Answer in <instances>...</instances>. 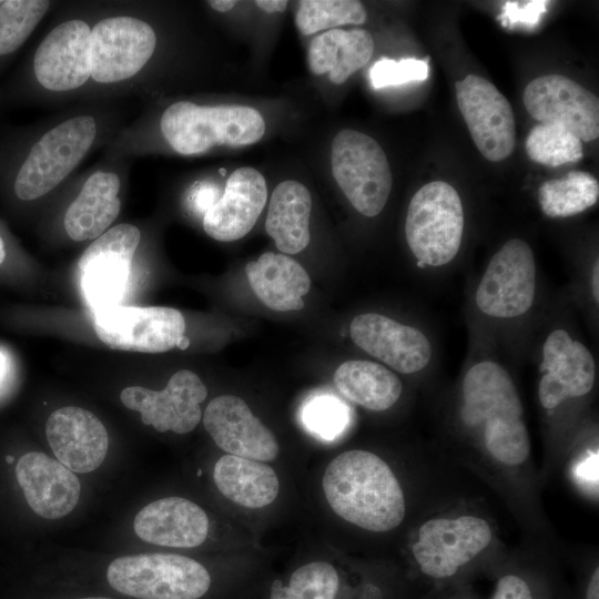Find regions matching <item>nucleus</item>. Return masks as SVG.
<instances>
[{
    "label": "nucleus",
    "mask_w": 599,
    "mask_h": 599,
    "mask_svg": "<svg viewBox=\"0 0 599 599\" xmlns=\"http://www.w3.org/2000/svg\"><path fill=\"white\" fill-rule=\"evenodd\" d=\"M322 485L333 511L359 528L389 531L405 518L402 486L387 463L372 451L339 454L327 465Z\"/></svg>",
    "instance_id": "1"
},
{
    "label": "nucleus",
    "mask_w": 599,
    "mask_h": 599,
    "mask_svg": "<svg viewBox=\"0 0 599 599\" xmlns=\"http://www.w3.org/2000/svg\"><path fill=\"white\" fill-rule=\"evenodd\" d=\"M461 394V420L479 434L489 456L506 466L524 464L530 454V437L508 372L491 361L476 363L465 374Z\"/></svg>",
    "instance_id": "2"
},
{
    "label": "nucleus",
    "mask_w": 599,
    "mask_h": 599,
    "mask_svg": "<svg viewBox=\"0 0 599 599\" xmlns=\"http://www.w3.org/2000/svg\"><path fill=\"white\" fill-rule=\"evenodd\" d=\"M161 131L182 155L201 154L217 145L238 148L256 143L265 133L261 113L245 105L171 104L161 118Z\"/></svg>",
    "instance_id": "3"
},
{
    "label": "nucleus",
    "mask_w": 599,
    "mask_h": 599,
    "mask_svg": "<svg viewBox=\"0 0 599 599\" xmlns=\"http://www.w3.org/2000/svg\"><path fill=\"white\" fill-rule=\"evenodd\" d=\"M463 232L461 200L449 183L433 181L414 194L405 234L418 266H441L453 261L460 248Z\"/></svg>",
    "instance_id": "4"
},
{
    "label": "nucleus",
    "mask_w": 599,
    "mask_h": 599,
    "mask_svg": "<svg viewBox=\"0 0 599 599\" xmlns=\"http://www.w3.org/2000/svg\"><path fill=\"white\" fill-rule=\"evenodd\" d=\"M106 579L116 591L136 599H199L211 585L196 560L175 554H140L114 559Z\"/></svg>",
    "instance_id": "5"
},
{
    "label": "nucleus",
    "mask_w": 599,
    "mask_h": 599,
    "mask_svg": "<svg viewBox=\"0 0 599 599\" xmlns=\"http://www.w3.org/2000/svg\"><path fill=\"white\" fill-rule=\"evenodd\" d=\"M332 172L338 186L361 214L378 215L390 194L393 177L382 146L372 136L341 130L332 143Z\"/></svg>",
    "instance_id": "6"
},
{
    "label": "nucleus",
    "mask_w": 599,
    "mask_h": 599,
    "mask_svg": "<svg viewBox=\"0 0 599 599\" xmlns=\"http://www.w3.org/2000/svg\"><path fill=\"white\" fill-rule=\"evenodd\" d=\"M97 125L83 115L62 122L31 149L14 182L21 200L38 199L54 189L82 160L93 143Z\"/></svg>",
    "instance_id": "7"
},
{
    "label": "nucleus",
    "mask_w": 599,
    "mask_h": 599,
    "mask_svg": "<svg viewBox=\"0 0 599 599\" xmlns=\"http://www.w3.org/2000/svg\"><path fill=\"white\" fill-rule=\"evenodd\" d=\"M491 539V528L484 518L471 515L439 517L420 526L412 551L423 573L443 579L469 564Z\"/></svg>",
    "instance_id": "8"
},
{
    "label": "nucleus",
    "mask_w": 599,
    "mask_h": 599,
    "mask_svg": "<svg viewBox=\"0 0 599 599\" xmlns=\"http://www.w3.org/2000/svg\"><path fill=\"white\" fill-rule=\"evenodd\" d=\"M93 327L101 342L113 349L163 353L177 347L185 319L172 307L116 305L95 313Z\"/></svg>",
    "instance_id": "9"
},
{
    "label": "nucleus",
    "mask_w": 599,
    "mask_h": 599,
    "mask_svg": "<svg viewBox=\"0 0 599 599\" xmlns=\"http://www.w3.org/2000/svg\"><path fill=\"white\" fill-rule=\"evenodd\" d=\"M535 291L532 250L527 242L511 238L489 261L476 291V304L488 316L511 318L529 311Z\"/></svg>",
    "instance_id": "10"
},
{
    "label": "nucleus",
    "mask_w": 599,
    "mask_h": 599,
    "mask_svg": "<svg viewBox=\"0 0 599 599\" xmlns=\"http://www.w3.org/2000/svg\"><path fill=\"white\" fill-rule=\"evenodd\" d=\"M140 237L138 227L120 224L100 235L82 254L81 286L93 314L120 305Z\"/></svg>",
    "instance_id": "11"
},
{
    "label": "nucleus",
    "mask_w": 599,
    "mask_h": 599,
    "mask_svg": "<svg viewBox=\"0 0 599 599\" xmlns=\"http://www.w3.org/2000/svg\"><path fill=\"white\" fill-rule=\"evenodd\" d=\"M459 111L479 152L491 162L507 159L516 144L512 108L487 79L468 74L455 83Z\"/></svg>",
    "instance_id": "12"
},
{
    "label": "nucleus",
    "mask_w": 599,
    "mask_h": 599,
    "mask_svg": "<svg viewBox=\"0 0 599 599\" xmlns=\"http://www.w3.org/2000/svg\"><path fill=\"white\" fill-rule=\"evenodd\" d=\"M156 45L152 27L132 17H112L91 30V77L112 83L136 74Z\"/></svg>",
    "instance_id": "13"
},
{
    "label": "nucleus",
    "mask_w": 599,
    "mask_h": 599,
    "mask_svg": "<svg viewBox=\"0 0 599 599\" xmlns=\"http://www.w3.org/2000/svg\"><path fill=\"white\" fill-rule=\"evenodd\" d=\"M528 113L540 123L560 125L581 141L599 135V100L591 91L562 74L541 75L524 90Z\"/></svg>",
    "instance_id": "14"
},
{
    "label": "nucleus",
    "mask_w": 599,
    "mask_h": 599,
    "mask_svg": "<svg viewBox=\"0 0 599 599\" xmlns=\"http://www.w3.org/2000/svg\"><path fill=\"white\" fill-rule=\"evenodd\" d=\"M206 396L207 389L200 377L181 369L162 390L130 386L121 392L120 398L125 407L141 414L144 425H152L161 433L186 434L200 423V404Z\"/></svg>",
    "instance_id": "15"
},
{
    "label": "nucleus",
    "mask_w": 599,
    "mask_h": 599,
    "mask_svg": "<svg viewBox=\"0 0 599 599\" xmlns=\"http://www.w3.org/2000/svg\"><path fill=\"white\" fill-rule=\"evenodd\" d=\"M538 396L546 409L568 398L587 395L593 387L595 361L589 349L565 329H555L542 346Z\"/></svg>",
    "instance_id": "16"
},
{
    "label": "nucleus",
    "mask_w": 599,
    "mask_h": 599,
    "mask_svg": "<svg viewBox=\"0 0 599 599\" xmlns=\"http://www.w3.org/2000/svg\"><path fill=\"white\" fill-rule=\"evenodd\" d=\"M203 424L214 443L230 455L265 463L280 454L274 434L237 396L222 395L212 399L204 412Z\"/></svg>",
    "instance_id": "17"
},
{
    "label": "nucleus",
    "mask_w": 599,
    "mask_h": 599,
    "mask_svg": "<svg viewBox=\"0 0 599 599\" xmlns=\"http://www.w3.org/2000/svg\"><path fill=\"white\" fill-rule=\"evenodd\" d=\"M349 334L359 348L402 374L422 370L432 358V345L423 332L382 314L357 315Z\"/></svg>",
    "instance_id": "18"
},
{
    "label": "nucleus",
    "mask_w": 599,
    "mask_h": 599,
    "mask_svg": "<svg viewBox=\"0 0 599 599\" xmlns=\"http://www.w3.org/2000/svg\"><path fill=\"white\" fill-rule=\"evenodd\" d=\"M34 74L52 91H68L91 77V29L81 20L55 27L35 51Z\"/></svg>",
    "instance_id": "19"
},
{
    "label": "nucleus",
    "mask_w": 599,
    "mask_h": 599,
    "mask_svg": "<svg viewBox=\"0 0 599 599\" xmlns=\"http://www.w3.org/2000/svg\"><path fill=\"white\" fill-rule=\"evenodd\" d=\"M45 434L57 459L73 473H90L106 456L109 435L104 425L81 407L54 410L47 420Z\"/></svg>",
    "instance_id": "20"
},
{
    "label": "nucleus",
    "mask_w": 599,
    "mask_h": 599,
    "mask_svg": "<svg viewBox=\"0 0 599 599\" xmlns=\"http://www.w3.org/2000/svg\"><path fill=\"white\" fill-rule=\"evenodd\" d=\"M266 199L264 176L254 167H240L230 175L222 196L205 212L203 229L216 241H236L253 229Z\"/></svg>",
    "instance_id": "21"
},
{
    "label": "nucleus",
    "mask_w": 599,
    "mask_h": 599,
    "mask_svg": "<svg viewBox=\"0 0 599 599\" xmlns=\"http://www.w3.org/2000/svg\"><path fill=\"white\" fill-rule=\"evenodd\" d=\"M16 477L30 508L45 519H59L78 504L81 486L75 474L48 455L24 454L16 466Z\"/></svg>",
    "instance_id": "22"
},
{
    "label": "nucleus",
    "mask_w": 599,
    "mask_h": 599,
    "mask_svg": "<svg viewBox=\"0 0 599 599\" xmlns=\"http://www.w3.org/2000/svg\"><path fill=\"white\" fill-rule=\"evenodd\" d=\"M133 528L142 540L173 548L202 545L209 532V518L195 502L182 497H165L144 506Z\"/></svg>",
    "instance_id": "23"
},
{
    "label": "nucleus",
    "mask_w": 599,
    "mask_h": 599,
    "mask_svg": "<svg viewBox=\"0 0 599 599\" xmlns=\"http://www.w3.org/2000/svg\"><path fill=\"white\" fill-rule=\"evenodd\" d=\"M245 273L258 300L277 312L302 309L311 278L305 268L285 254L267 252L245 266Z\"/></svg>",
    "instance_id": "24"
},
{
    "label": "nucleus",
    "mask_w": 599,
    "mask_h": 599,
    "mask_svg": "<svg viewBox=\"0 0 599 599\" xmlns=\"http://www.w3.org/2000/svg\"><path fill=\"white\" fill-rule=\"evenodd\" d=\"M119 191L120 180L116 174H92L65 213L64 227L68 235L78 242L102 235L120 213Z\"/></svg>",
    "instance_id": "25"
},
{
    "label": "nucleus",
    "mask_w": 599,
    "mask_h": 599,
    "mask_svg": "<svg viewBox=\"0 0 599 599\" xmlns=\"http://www.w3.org/2000/svg\"><path fill=\"white\" fill-rule=\"evenodd\" d=\"M373 52L374 40L367 30L333 29L311 41L307 62L314 74L328 72L333 83L342 84L370 60Z\"/></svg>",
    "instance_id": "26"
},
{
    "label": "nucleus",
    "mask_w": 599,
    "mask_h": 599,
    "mask_svg": "<svg viewBox=\"0 0 599 599\" xmlns=\"http://www.w3.org/2000/svg\"><path fill=\"white\" fill-rule=\"evenodd\" d=\"M311 210V193L301 182L288 180L274 189L265 230L282 253L296 254L308 245Z\"/></svg>",
    "instance_id": "27"
},
{
    "label": "nucleus",
    "mask_w": 599,
    "mask_h": 599,
    "mask_svg": "<svg viewBox=\"0 0 599 599\" xmlns=\"http://www.w3.org/2000/svg\"><path fill=\"white\" fill-rule=\"evenodd\" d=\"M213 479L223 496L252 509L272 504L280 490L278 477L271 466L230 454L215 463Z\"/></svg>",
    "instance_id": "28"
},
{
    "label": "nucleus",
    "mask_w": 599,
    "mask_h": 599,
    "mask_svg": "<svg viewBox=\"0 0 599 599\" xmlns=\"http://www.w3.org/2000/svg\"><path fill=\"white\" fill-rule=\"evenodd\" d=\"M334 384L346 399L374 412L390 408L403 392L397 375L369 361L344 362L334 373Z\"/></svg>",
    "instance_id": "29"
},
{
    "label": "nucleus",
    "mask_w": 599,
    "mask_h": 599,
    "mask_svg": "<svg viewBox=\"0 0 599 599\" xmlns=\"http://www.w3.org/2000/svg\"><path fill=\"white\" fill-rule=\"evenodd\" d=\"M598 181L588 172L571 171L560 179L545 182L538 193L541 211L550 217H568L595 205Z\"/></svg>",
    "instance_id": "30"
},
{
    "label": "nucleus",
    "mask_w": 599,
    "mask_h": 599,
    "mask_svg": "<svg viewBox=\"0 0 599 599\" xmlns=\"http://www.w3.org/2000/svg\"><path fill=\"white\" fill-rule=\"evenodd\" d=\"M525 148L534 162L552 167L578 162L583 156L582 141L556 124L539 123L532 126Z\"/></svg>",
    "instance_id": "31"
},
{
    "label": "nucleus",
    "mask_w": 599,
    "mask_h": 599,
    "mask_svg": "<svg viewBox=\"0 0 599 599\" xmlns=\"http://www.w3.org/2000/svg\"><path fill=\"white\" fill-rule=\"evenodd\" d=\"M338 586V573L333 565L313 561L298 567L287 585L275 580L270 599H335Z\"/></svg>",
    "instance_id": "32"
},
{
    "label": "nucleus",
    "mask_w": 599,
    "mask_h": 599,
    "mask_svg": "<svg viewBox=\"0 0 599 599\" xmlns=\"http://www.w3.org/2000/svg\"><path fill=\"white\" fill-rule=\"evenodd\" d=\"M367 13L356 0H303L298 3L295 23L305 35L344 24H362Z\"/></svg>",
    "instance_id": "33"
},
{
    "label": "nucleus",
    "mask_w": 599,
    "mask_h": 599,
    "mask_svg": "<svg viewBox=\"0 0 599 599\" xmlns=\"http://www.w3.org/2000/svg\"><path fill=\"white\" fill-rule=\"evenodd\" d=\"M49 4L42 0H8L0 4V55L13 52L27 40Z\"/></svg>",
    "instance_id": "34"
},
{
    "label": "nucleus",
    "mask_w": 599,
    "mask_h": 599,
    "mask_svg": "<svg viewBox=\"0 0 599 599\" xmlns=\"http://www.w3.org/2000/svg\"><path fill=\"white\" fill-rule=\"evenodd\" d=\"M301 419L311 434L332 440L345 429L348 413L339 398L328 393H319L305 400Z\"/></svg>",
    "instance_id": "35"
},
{
    "label": "nucleus",
    "mask_w": 599,
    "mask_h": 599,
    "mask_svg": "<svg viewBox=\"0 0 599 599\" xmlns=\"http://www.w3.org/2000/svg\"><path fill=\"white\" fill-rule=\"evenodd\" d=\"M428 69V59L404 58L393 60L382 58L372 65L369 80L374 89L396 87L426 80Z\"/></svg>",
    "instance_id": "36"
},
{
    "label": "nucleus",
    "mask_w": 599,
    "mask_h": 599,
    "mask_svg": "<svg viewBox=\"0 0 599 599\" xmlns=\"http://www.w3.org/2000/svg\"><path fill=\"white\" fill-rule=\"evenodd\" d=\"M548 1H506L502 6L498 21L508 29H534L547 11Z\"/></svg>",
    "instance_id": "37"
},
{
    "label": "nucleus",
    "mask_w": 599,
    "mask_h": 599,
    "mask_svg": "<svg viewBox=\"0 0 599 599\" xmlns=\"http://www.w3.org/2000/svg\"><path fill=\"white\" fill-rule=\"evenodd\" d=\"M494 599H532V595L524 579L506 575L498 580Z\"/></svg>",
    "instance_id": "38"
},
{
    "label": "nucleus",
    "mask_w": 599,
    "mask_h": 599,
    "mask_svg": "<svg viewBox=\"0 0 599 599\" xmlns=\"http://www.w3.org/2000/svg\"><path fill=\"white\" fill-rule=\"evenodd\" d=\"M217 192L210 185H201L192 193L193 206L200 211L205 212L219 200L216 199Z\"/></svg>",
    "instance_id": "39"
},
{
    "label": "nucleus",
    "mask_w": 599,
    "mask_h": 599,
    "mask_svg": "<svg viewBox=\"0 0 599 599\" xmlns=\"http://www.w3.org/2000/svg\"><path fill=\"white\" fill-rule=\"evenodd\" d=\"M255 4L267 13L283 12L287 7L285 0H256Z\"/></svg>",
    "instance_id": "40"
},
{
    "label": "nucleus",
    "mask_w": 599,
    "mask_h": 599,
    "mask_svg": "<svg viewBox=\"0 0 599 599\" xmlns=\"http://www.w3.org/2000/svg\"><path fill=\"white\" fill-rule=\"evenodd\" d=\"M586 599H599V569L597 568L587 587Z\"/></svg>",
    "instance_id": "41"
},
{
    "label": "nucleus",
    "mask_w": 599,
    "mask_h": 599,
    "mask_svg": "<svg viewBox=\"0 0 599 599\" xmlns=\"http://www.w3.org/2000/svg\"><path fill=\"white\" fill-rule=\"evenodd\" d=\"M235 0H212L209 1L211 8L219 12H229L236 6Z\"/></svg>",
    "instance_id": "42"
},
{
    "label": "nucleus",
    "mask_w": 599,
    "mask_h": 599,
    "mask_svg": "<svg viewBox=\"0 0 599 599\" xmlns=\"http://www.w3.org/2000/svg\"><path fill=\"white\" fill-rule=\"evenodd\" d=\"M598 267H599V264L598 262H596V265L593 267V273H592V294L597 303L599 302V286H598L599 268Z\"/></svg>",
    "instance_id": "43"
},
{
    "label": "nucleus",
    "mask_w": 599,
    "mask_h": 599,
    "mask_svg": "<svg viewBox=\"0 0 599 599\" xmlns=\"http://www.w3.org/2000/svg\"><path fill=\"white\" fill-rule=\"evenodd\" d=\"M4 258H6V248H4V243L0 236V265L4 261Z\"/></svg>",
    "instance_id": "44"
},
{
    "label": "nucleus",
    "mask_w": 599,
    "mask_h": 599,
    "mask_svg": "<svg viewBox=\"0 0 599 599\" xmlns=\"http://www.w3.org/2000/svg\"><path fill=\"white\" fill-rule=\"evenodd\" d=\"M6 369V359L4 356L0 353V379L2 378Z\"/></svg>",
    "instance_id": "45"
},
{
    "label": "nucleus",
    "mask_w": 599,
    "mask_h": 599,
    "mask_svg": "<svg viewBox=\"0 0 599 599\" xmlns=\"http://www.w3.org/2000/svg\"><path fill=\"white\" fill-rule=\"evenodd\" d=\"M6 460H7L8 464H12V463L14 461V457L8 455V456L6 457Z\"/></svg>",
    "instance_id": "46"
},
{
    "label": "nucleus",
    "mask_w": 599,
    "mask_h": 599,
    "mask_svg": "<svg viewBox=\"0 0 599 599\" xmlns=\"http://www.w3.org/2000/svg\"><path fill=\"white\" fill-rule=\"evenodd\" d=\"M81 599H111L105 597H89V598H81Z\"/></svg>",
    "instance_id": "47"
},
{
    "label": "nucleus",
    "mask_w": 599,
    "mask_h": 599,
    "mask_svg": "<svg viewBox=\"0 0 599 599\" xmlns=\"http://www.w3.org/2000/svg\"><path fill=\"white\" fill-rule=\"evenodd\" d=\"M220 172H221L222 175H225L226 171H225V169H221Z\"/></svg>",
    "instance_id": "48"
},
{
    "label": "nucleus",
    "mask_w": 599,
    "mask_h": 599,
    "mask_svg": "<svg viewBox=\"0 0 599 599\" xmlns=\"http://www.w3.org/2000/svg\"><path fill=\"white\" fill-rule=\"evenodd\" d=\"M3 1H0V4L2 3Z\"/></svg>",
    "instance_id": "49"
}]
</instances>
